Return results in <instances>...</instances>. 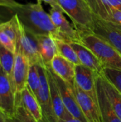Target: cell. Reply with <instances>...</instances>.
I'll return each instance as SVG.
<instances>
[{
    "label": "cell",
    "instance_id": "cell-30",
    "mask_svg": "<svg viewBox=\"0 0 121 122\" xmlns=\"http://www.w3.org/2000/svg\"><path fill=\"white\" fill-rule=\"evenodd\" d=\"M9 1V0H0V7L5 8V6Z\"/></svg>",
    "mask_w": 121,
    "mask_h": 122
},
{
    "label": "cell",
    "instance_id": "cell-7",
    "mask_svg": "<svg viewBox=\"0 0 121 122\" xmlns=\"http://www.w3.org/2000/svg\"><path fill=\"white\" fill-rule=\"evenodd\" d=\"M93 34L108 42L121 54V26L95 16Z\"/></svg>",
    "mask_w": 121,
    "mask_h": 122
},
{
    "label": "cell",
    "instance_id": "cell-17",
    "mask_svg": "<svg viewBox=\"0 0 121 122\" xmlns=\"http://www.w3.org/2000/svg\"><path fill=\"white\" fill-rule=\"evenodd\" d=\"M70 44L76 52L81 64L91 69L98 74H103L104 68L102 64L89 49L78 42L71 43Z\"/></svg>",
    "mask_w": 121,
    "mask_h": 122
},
{
    "label": "cell",
    "instance_id": "cell-27",
    "mask_svg": "<svg viewBox=\"0 0 121 122\" xmlns=\"http://www.w3.org/2000/svg\"><path fill=\"white\" fill-rule=\"evenodd\" d=\"M41 1H44L45 3L49 4L51 6H55V7H60L57 0H41Z\"/></svg>",
    "mask_w": 121,
    "mask_h": 122
},
{
    "label": "cell",
    "instance_id": "cell-12",
    "mask_svg": "<svg viewBox=\"0 0 121 122\" xmlns=\"http://www.w3.org/2000/svg\"><path fill=\"white\" fill-rule=\"evenodd\" d=\"M73 92L76 101L88 122H103L98 104L74 82Z\"/></svg>",
    "mask_w": 121,
    "mask_h": 122
},
{
    "label": "cell",
    "instance_id": "cell-29",
    "mask_svg": "<svg viewBox=\"0 0 121 122\" xmlns=\"http://www.w3.org/2000/svg\"><path fill=\"white\" fill-rule=\"evenodd\" d=\"M57 122H82L80 121L79 119H75V118H72L71 119H68V120H63V119H58Z\"/></svg>",
    "mask_w": 121,
    "mask_h": 122
},
{
    "label": "cell",
    "instance_id": "cell-28",
    "mask_svg": "<svg viewBox=\"0 0 121 122\" xmlns=\"http://www.w3.org/2000/svg\"><path fill=\"white\" fill-rule=\"evenodd\" d=\"M8 116L0 109V122H7Z\"/></svg>",
    "mask_w": 121,
    "mask_h": 122
},
{
    "label": "cell",
    "instance_id": "cell-8",
    "mask_svg": "<svg viewBox=\"0 0 121 122\" xmlns=\"http://www.w3.org/2000/svg\"><path fill=\"white\" fill-rule=\"evenodd\" d=\"M50 70L55 79L62 101L68 112L71 114L73 118L79 119L82 122H88L76 101L73 89V86L61 79L59 76L55 74L51 69Z\"/></svg>",
    "mask_w": 121,
    "mask_h": 122
},
{
    "label": "cell",
    "instance_id": "cell-3",
    "mask_svg": "<svg viewBox=\"0 0 121 122\" xmlns=\"http://www.w3.org/2000/svg\"><path fill=\"white\" fill-rule=\"evenodd\" d=\"M63 13L71 19L79 32L93 33L95 15L84 0H57Z\"/></svg>",
    "mask_w": 121,
    "mask_h": 122
},
{
    "label": "cell",
    "instance_id": "cell-4",
    "mask_svg": "<svg viewBox=\"0 0 121 122\" xmlns=\"http://www.w3.org/2000/svg\"><path fill=\"white\" fill-rule=\"evenodd\" d=\"M30 64L28 59L24 55L18 36L14 52V64L12 73L13 86L15 92L16 107L19 104L21 92L27 86V79Z\"/></svg>",
    "mask_w": 121,
    "mask_h": 122
},
{
    "label": "cell",
    "instance_id": "cell-18",
    "mask_svg": "<svg viewBox=\"0 0 121 122\" xmlns=\"http://www.w3.org/2000/svg\"><path fill=\"white\" fill-rule=\"evenodd\" d=\"M35 36L44 66L46 69H49L53 59L58 54L55 39L51 35H35Z\"/></svg>",
    "mask_w": 121,
    "mask_h": 122
},
{
    "label": "cell",
    "instance_id": "cell-25",
    "mask_svg": "<svg viewBox=\"0 0 121 122\" xmlns=\"http://www.w3.org/2000/svg\"><path fill=\"white\" fill-rule=\"evenodd\" d=\"M113 85H114L117 89L121 92V71L104 68L103 74Z\"/></svg>",
    "mask_w": 121,
    "mask_h": 122
},
{
    "label": "cell",
    "instance_id": "cell-26",
    "mask_svg": "<svg viewBox=\"0 0 121 122\" xmlns=\"http://www.w3.org/2000/svg\"><path fill=\"white\" fill-rule=\"evenodd\" d=\"M0 44L4 46L8 50L15 52L16 44L11 40V39L1 29H0Z\"/></svg>",
    "mask_w": 121,
    "mask_h": 122
},
{
    "label": "cell",
    "instance_id": "cell-13",
    "mask_svg": "<svg viewBox=\"0 0 121 122\" xmlns=\"http://www.w3.org/2000/svg\"><path fill=\"white\" fill-rule=\"evenodd\" d=\"M93 14L101 19L112 23L116 9L121 11V0H84Z\"/></svg>",
    "mask_w": 121,
    "mask_h": 122
},
{
    "label": "cell",
    "instance_id": "cell-9",
    "mask_svg": "<svg viewBox=\"0 0 121 122\" xmlns=\"http://www.w3.org/2000/svg\"><path fill=\"white\" fill-rule=\"evenodd\" d=\"M18 17V16H17ZM19 39L24 55L29 60L31 65H39L45 68L41 59L38 42L35 35L25 30L22 24L19 19Z\"/></svg>",
    "mask_w": 121,
    "mask_h": 122
},
{
    "label": "cell",
    "instance_id": "cell-10",
    "mask_svg": "<svg viewBox=\"0 0 121 122\" xmlns=\"http://www.w3.org/2000/svg\"><path fill=\"white\" fill-rule=\"evenodd\" d=\"M0 109L11 117L15 112L16 99L13 85L0 65Z\"/></svg>",
    "mask_w": 121,
    "mask_h": 122
},
{
    "label": "cell",
    "instance_id": "cell-5",
    "mask_svg": "<svg viewBox=\"0 0 121 122\" xmlns=\"http://www.w3.org/2000/svg\"><path fill=\"white\" fill-rule=\"evenodd\" d=\"M37 68L40 77V86L36 98L42 111V122H57L58 118L53 112L52 106L50 86L46 68L39 65H37Z\"/></svg>",
    "mask_w": 121,
    "mask_h": 122
},
{
    "label": "cell",
    "instance_id": "cell-2",
    "mask_svg": "<svg viewBox=\"0 0 121 122\" xmlns=\"http://www.w3.org/2000/svg\"><path fill=\"white\" fill-rule=\"evenodd\" d=\"M80 43L96 56L103 68L121 71V54L108 42L93 33H82Z\"/></svg>",
    "mask_w": 121,
    "mask_h": 122
},
{
    "label": "cell",
    "instance_id": "cell-24",
    "mask_svg": "<svg viewBox=\"0 0 121 122\" xmlns=\"http://www.w3.org/2000/svg\"><path fill=\"white\" fill-rule=\"evenodd\" d=\"M7 122H36L31 114L21 105L16 107L14 114L11 117H8Z\"/></svg>",
    "mask_w": 121,
    "mask_h": 122
},
{
    "label": "cell",
    "instance_id": "cell-11",
    "mask_svg": "<svg viewBox=\"0 0 121 122\" xmlns=\"http://www.w3.org/2000/svg\"><path fill=\"white\" fill-rule=\"evenodd\" d=\"M96 74L93 70L82 64L75 66V84L98 104Z\"/></svg>",
    "mask_w": 121,
    "mask_h": 122
},
{
    "label": "cell",
    "instance_id": "cell-19",
    "mask_svg": "<svg viewBox=\"0 0 121 122\" xmlns=\"http://www.w3.org/2000/svg\"><path fill=\"white\" fill-rule=\"evenodd\" d=\"M19 104H21L31 114L36 122H42L43 115L41 108L38 99L31 92L28 86H26L21 92L19 104Z\"/></svg>",
    "mask_w": 121,
    "mask_h": 122
},
{
    "label": "cell",
    "instance_id": "cell-14",
    "mask_svg": "<svg viewBox=\"0 0 121 122\" xmlns=\"http://www.w3.org/2000/svg\"><path fill=\"white\" fill-rule=\"evenodd\" d=\"M101 74H96V85L98 97V104L103 122H121V119L113 110L103 88Z\"/></svg>",
    "mask_w": 121,
    "mask_h": 122
},
{
    "label": "cell",
    "instance_id": "cell-16",
    "mask_svg": "<svg viewBox=\"0 0 121 122\" xmlns=\"http://www.w3.org/2000/svg\"><path fill=\"white\" fill-rule=\"evenodd\" d=\"M75 64L61 55L56 54L53 59L51 68L49 69L61 79L73 86L75 80Z\"/></svg>",
    "mask_w": 121,
    "mask_h": 122
},
{
    "label": "cell",
    "instance_id": "cell-15",
    "mask_svg": "<svg viewBox=\"0 0 121 122\" xmlns=\"http://www.w3.org/2000/svg\"><path fill=\"white\" fill-rule=\"evenodd\" d=\"M46 74L48 76L49 86H50L52 106L56 117L58 118V119H63V120H68L73 118L71 116V114L68 112L67 109L66 108L62 101L58 89L57 87L55 79L52 75L50 69H46Z\"/></svg>",
    "mask_w": 121,
    "mask_h": 122
},
{
    "label": "cell",
    "instance_id": "cell-23",
    "mask_svg": "<svg viewBox=\"0 0 121 122\" xmlns=\"http://www.w3.org/2000/svg\"><path fill=\"white\" fill-rule=\"evenodd\" d=\"M27 86L36 97L40 86V77L37 65H31L29 67L27 79Z\"/></svg>",
    "mask_w": 121,
    "mask_h": 122
},
{
    "label": "cell",
    "instance_id": "cell-20",
    "mask_svg": "<svg viewBox=\"0 0 121 122\" xmlns=\"http://www.w3.org/2000/svg\"><path fill=\"white\" fill-rule=\"evenodd\" d=\"M101 76V81L106 94L117 116L121 120V92L113 85L103 75Z\"/></svg>",
    "mask_w": 121,
    "mask_h": 122
},
{
    "label": "cell",
    "instance_id": "cell-21",
    "mask_svg": "<svg viewBox=\"0 0 121 122\" xmlns=\"http://www.w3.org/2000/svg\"><path fill=\"white\" fill-rule=\"evenodd\" d=\"M14 64V53L0 44V65L10 79L12 85V73ZM14 87V86H13Z\"/></svg>",
    "mask_w": 121,
    "mask_h": 122
},
{
    "label": "cell",
    "instance_id": "cell-22",
    "mask_svg": "<svg viewBox=\"0 0 121 122\" xmlns=\"http://www.w3.org/2000/svg\"><path fill=\"white\" fill-rule=\"evenodd\" d=\"M55 41L57 47L58 54L61 55L75 65L81 64L76 52L70 44L59 39H55Z\"/></svg>",
    "mask_w": 121,
    "mask_h": 122
},
{
    "label": "cell",
    "instance_id": "cell-31",
    "mask_svg": "<svg viewBox=\"0 0 121 122\" xmlns=\"http://www.w3.org/2000/svg\"><path fill=\"white\" fill-rule=\"evenodd\" d=\"M4 19H5L4 16H3L2 14H0V23H1V22H4Z\"/></svg>",
    "mask_w": 121,
    "mask_h": 122
},
{
    "label": "cell",
    "instance_id": "cell-1",
    "mask_svg": "<svg viewBox=\"0 0 121 122\" xmlns=\"http://www.w3.org/2000/svg\"><path fill=\"white\" fill-rule=\"evenodd\" d=\"M41 0L36 3L20 4L15 0H9L5 9L16 14L25 30L34 35H51L58 39L57 30L53 24L49 14H47Z\"/></svg>",
    "mask_w": 121,
    "mask_h": 122
},
{
    "label": "cell",
    "instance_id": "cell-6",
    "mask_svg": "<svg viewBox=\"0 0 121 122\" xmlns=\"http://www.w3.org/2000/svg\"><path fill=\"white\" fill-rule=\"evenodd\" d=\"M49 16L58 32V39H56L62 40L68 44L80 43L79 32L71 25L63 16V11L61 7L52 6L49 11Z\"/></svg>",
    "mask_w": 121,
    "mask_h": 122
}]
</instances>
